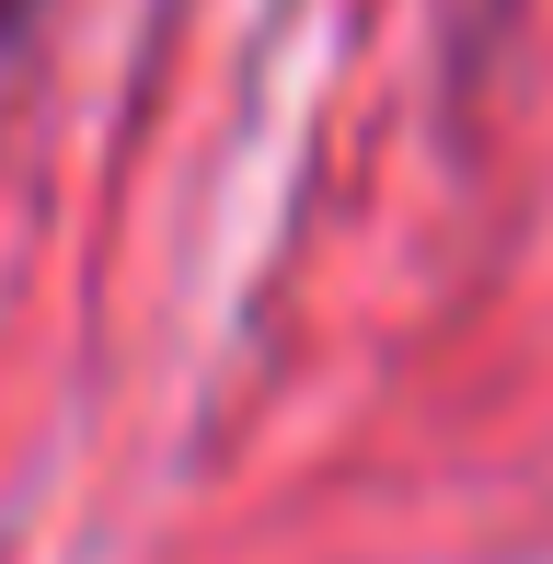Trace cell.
Wrapping results in <instances>:
<instances>
[{
    "label": "cell",
    "mask_w": 553,
    "mask_h": 564,
    "mask_svg": "<svg viewBox=\"0 0 553 564\" xmlns=\"http://www.w3.org/2000/svg\"><path fill=\"white\" fill-rule=\"evenodd\" d=\"M0 23H12V0H0Z\"/></svg>",
    "instance_id": "obj_1"
}]
</instances>
